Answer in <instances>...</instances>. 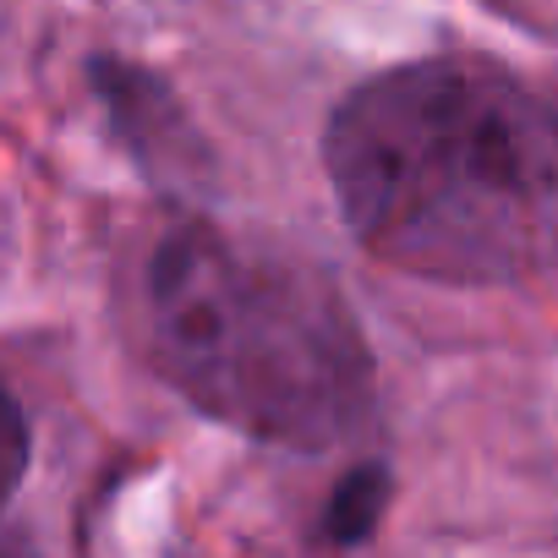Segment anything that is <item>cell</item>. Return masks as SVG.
Returning a JSON list of instances; mask_svg holds the SVG:
<instances>
[{
	"label": "cell",
	"instance_id": "obj_1",
	"mask_svg": "<svg viewBox=\"0 0 558 558\" xmlns=\"http://www.w3.org/2000/svg\"><path fill=\"white\" fill-rule=\"evenodd\" d=\"M324 170L351 235L433 286L558 263V105L476 56L378 72L340 99Z\"/></svg>",
	"mask_w": 558,
	"mask_h": 558
},
{
	"label": "cell",
	"instance_id": "obj_2",
	"mask_svg": "<svg viewBox=\"0 0 558 558\" xmlns=\"http://www.w3.org/2000/svg\"><path fill=\"white\" fill-rule=\"evenodd\" d=\"M126 313L154 373L246 438L329 449L373 411V351L340 286L268 235L165 225L132 268Z\"/></svg>",
	"mask_w": 558,
	"mask_h": 558
},
{
	"label": "cell",
	"instance_id": "obj_3",
	"mask_svg": "<svg viewBox=\"0 0 558 558\" xmlns=\"http://www.w3.org/2000/svg\"><path fill=\"white\" fill-rule=\"evenodd\" d=\"M378 504H384V476H378V471H362V476L340 493V504H335V536H362V531L373 525Z\"/></svg>",
	"mask_w": 558,
	"mask_h": 558
},
{
	"label": "cell",
	"instance_id": "obj_4",
	"mask_svg": "<svg viewBox=\"0 0 558 558\" xmlns=\"http://www.w3.org/2000/svg\"><path fill=\"white\" fill-rule=\"evenodd\" d=\"M7 558H39V553H34L23 536H12V542H7Z\"/></svg>",
	"mask_w": 558,
	"mask_h": 558
}]
</instances>
